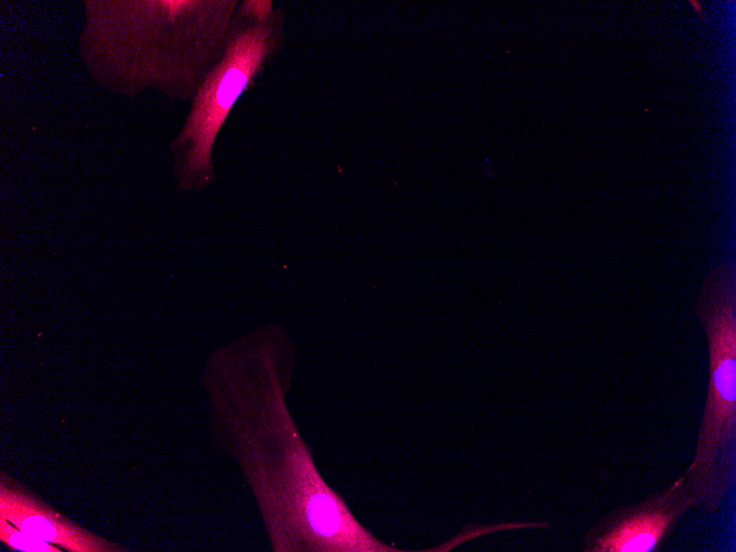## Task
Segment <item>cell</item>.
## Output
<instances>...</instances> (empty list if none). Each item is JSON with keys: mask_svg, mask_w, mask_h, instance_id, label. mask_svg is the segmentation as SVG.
Returning <instances> with one entry per match:
<instances>
[{"mask_svg": "<svg viewBox=\"0 0 736 552\" xmlns=\"http://www.w3.org/2000/svg\"><path fill=\"white\" fill-rule=\"evenodd\" d=\"M246 347L238 375L228 379L248 418L240 431L242 462L272 550L400 552L364 528L318 474L284 398L294 360L284 329L269 325Z\"/></svg>", "mask_w": 736, "mask_h": 552, "instance_id": "1", "label": "cell"}, {"mask_svg": "<svg viewBox=\"0 0 736 552\" xmlns=\"http://www.w3.org/2000/svg\"><path fill=\"white\" fill-rule=\"evenodd\" d=\"M77 44L91 77L134 97L193 99L219 63L236 0H86Z\"/></svg>", "mask_w": 736, "mask_h": 552, "instance_id": "2", "label": "cell"}, {"mask_svg": "<svg viewBox=\"0 0 736 552\" xmlns=\"http://www.w3.org/2000/svg\"><path fill=\"white\" fill-rule=\"evenodd\" d=\"M284 15L269 0L242 1L234 13L223 56L194 98L180 132L170 143L176 186L199 191L215 180L212 152L234 104L284 42Z\"/></svg>", "mask_w": 736, "mask_h": 552, "instance_id": "3", "label": "cell"}, {"mask_svg": "<svg viewBox=\"0 0 736 552\" xmlns=\"http://www.w3.org/2000/svg\"><path fill=\"white\" fill-rule=\"evenodd\" d=\"M695 314L708 349V385L692 462L683 473L697 506L713 513L736 477V270L733 263L704 277Z\"/></svg>", "mask_w": 736, "mask_h": 552, "instance_id": "4", "label": "cell"}, {"mask_svg": "<svg viewBox=\"0 0 736 552\" xmlns=\"http://www.w3.org/2000/svg\"><path fill=\"white\" fill-rule=\"evenodd\" d=\"M696 498L684 474L649 497L618 506L584 534L583 552H654L672 534L680 518Z\"/></svg>", "mask_w": 736, "mask_h": 552, "instance_id": "5", "label": "cell"}, {"mask_svg": "<svg viewBox=\"0 0 736 552\" xmlns=\"http://www.w3.org/2000/svg\"><path fill=\"white\" fill-rule=\"evenodd\" d=\"M0 519L40 540L74 552L113 551L112 546L74 526L33 498L1 487Z\"/></svg>", "mask_w": 736, "mask_h": 552, "instance_id": "6", "label": "cell"}, {"mask_svg": "<svg viewBox=\"0 0 736 552\" xmlns=\"http://www.w3.org/2000/svg\"><path fill=\"white\" fill-rule=\"evenodd\" d=\"M0 538L11 549L24 552H58V546L32 537L0 519Z\"/></svg>", "mask_w": 736, "mask_h": 552, "instance_id": "7", "label": "cell"}]
</instances>
